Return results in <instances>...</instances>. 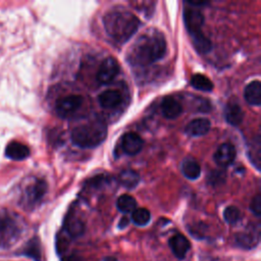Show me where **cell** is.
I'll use <instances>...</instances> for the list:
<instances>
[{"instance_id":"5bb4252c","label":"cell","mask_w":261,"mask_h":261,"mask_svg":"<svg viewBox=\"0 0 261 261\" xmlns=\"http://www.w3.org/2000/svg\"><path fill=\"white\" fill-rule=\"evenodd\" d=\"M211 127L210 120L205 117H198L191 120L186 126V133L191 137H201L206 135Z\"/></svg>"},{"instance_id":"6da1fadb","label":"cell","mask_w":261,"mask_h":261,"mask_svg":"<svg viewBox=\"0 0 261 261\" xmlns=\"http://www.w3.org/2000/svg\"><path fill=\"white\" fill-rule=\"evenodd\" d=\"M166 49L164 35L157 29H149L130 45L125 59L133 66H146L162 59Z\"/></svg>"},{"instance_id":"7c38bea8","label":"cell","mask_w":261,"mask_h":261,"mask_svg":"<svg viewBox=\"0 0 261 261\" xmlns=\"http://www.w3.org/2000/svg\"><path fill=\"white\" fill-rule=\"evenodd\" d=\"M236 243L239 247L245 249L254 248L259 243V229L253 227L241 231L236 236Z\"/></svg>"},{"instance_id":"cb8c5ba5","label":"cell","mask_w":261,"mask_h":261,"mask_svg":"<svg viewBox=\"0 0 261 261\" xmlns=\"http://www.w3.org/2000/svg\"><path fill=\"white\" fill-rule=\"evenodd\" d=\"M150 219H151V214L149 210L146 208H136L132 212V221L139 226H144L148 224Z\"/></svg>"},{"instance_id":"30bf717a","label":"cell","mask_w":261,"mask_h":261,"mask_svg":"<svg viewBox=\"0 0 261 261\" xmlns=\"http://www.w3.org/2000/svg\"><path fill=\"white\" fill-rule=\"evenodd\" d=\"M143 139L136 133H125L121 138V149L127 155L134 156L138 154L143 149Z\"/></svg>"},{"instance_id":"3957f363","label":"cell","mask_w":261,"mask_h":261,"mask_svg":"<svg viewBox=\"0 0 261 261\" xmlns=\"http://www.w3.org/2000/svg\"><path fill=\"white\" fill-rule=\"evenodd\" d=\"M107 137V126L104 121L94 119L75 126L70 138L72 143L80 148H95L101 145Z\"/></svg>"},{"instance_id":"d6986e66","label":"cell","mask_w":261,"mask_h":261,"mask_svg":"<svg viewBox=\"0 0 261 261\" xmlns=\"http://www.w3.org/2000/svg\"><path fill=\"white\" fill-rule=\"evenodd\" d=\"M224 117L229 124L237 126L243 121V118H244L243 109L239 104L230 102L225 106Z\"/></svg>"},{"instance_id":"e0dca14e","label":"cell","mask_w":261,"mask_h":261,"mask_svg":"<svg viewBox=\"0 0 261 261\" xmlns=\"http://www.w3.org/2000/svg\"><path fill=\"white\" fill-rule=\"evenodd\" d=\"M5 154L7 157L13 159V160H23L30 155V149L28 146L20 142H11L6 150Z\"/></svg>"},{"instance_id":"5b68a950","label":"cell","mask_w":261,"mask_h":261,"mask_svg":"<svg viewBox=\"0 0 261 261\" xmlns=\"http://www.w3.org/2000/svg\"><path fill=\"white\" fill-rule=\"evenodd\" d=\"M21 231L20 223L11 213L0 212V248L11 246L19 237Z\"/></svg>"},{"instance_id":"4fadbf2b","label":"cell","mask_w":261,"mask_h":261,"mask_svg":"<svg viewBox=\"0 0 261 261\" xmlns=\"http://www.w3.org/2000/svg\"><path fill=\"white\" fill-rule=\"evenodd\" d=\"M160 109L162 115L168 119H174L178 117L182 112V106L176 99L172 97L164 98L161 102Z\"/></svg>"},{"instance_id":"8fae6325","label":"cell","mask_w":261,"mask_h":261,"mask_svg":"<svg viewBox=\"0 0 261 261\" xmlns=\"http://www.w3.org/2000/svg\"><path fill=\"white\" fill-rule=\"evenodd\" d=\"M168 244L173 255L178 259H184L191 248L190 241L181 233H176L172 236L169 239Z\"/></svg>"},{"instance_id":"603a6c76","label":"cell","mask_w":261,"mask_h":261,"mask_svg":"<svg viewBox=\"0 0 261 261\" xmlns=\"http://www.w3.org/2000/svg\"><path fill=\"white\" fill-rule=\"evenodd\" d=\"M65 229L70 237L77 238L84 233L85 224L79 218H75V217L67 218L66 224H65Z\"/></svg>"},{"instance_id":"277c9868","label":"cell","mask_w":261,"mask_h":261,"mask_svg":"<svg viewBox=\"0 0 261 261\" xmlns=\"http://www.w3.org/2000/svg\"><path fill=\"white\" fill-rule=\"evenodd\" d=\"M184 22L196 50L201 54L208 53L212 48V44L202 31L204 24V16L202 12L197 7L190 5L185 6Z\"/></svg>"},{"instance_id":"ba28073f","label":"cell","mask_w":261,"mask_h":261,"mask_svg":"<svg viewBox=\"0 0 261 261\" xmlns=\"http://www.w3.org/2000/svg\"><path fill=\"white\" fill-rule=\"evenodd\" d=\"M47 192V184L44 179H34L29 184L23 193V201L28 205H35L42 200Z\"/></svg>"},{"instance_id":"484cf974","label":"cell","mask_w":261,"mask_h":261,"mask_svg":"<svg viewBox=\"0 0 261 261\" xmlns=\"http://www.w3.org/2000/svg\"><path fill=\"white\" fill-rule=\"evenodd\" d=\"M223 218L229 224L237 223L241 218V212L236 206H228L223 211Z\"/></svg>"},{"instance_id":"2e32d148","label":"cell","mask_w":261,"mask_h":261,"mask_svg":"<svg viewBox=\"0 0 261 261\" xmlns=\"http://www.w3.org/2000/svg\"><path fill=\"white\" fill-rule=\"evenodd\" d=\"M244 97L248 104L252 106H260L261 104V83L253 81L249 83L244 91Z\"/></svg>"},{"instance_id":"83f0119b","label":"cell","mask_w":261,"mask_h":261,"mask_svg":"<svg viewBox=\"0 0 261 261\" xmlns=\"http://www.w3.org/2000/svg\"><path fill=\"white\" fill-rule=\"evenodd\" d=\"M250 210L253 214H255L257 217L261 215V196L258 194L256 195L250 204Z\"/></svg>"},{"instance_id":"7402d4cb","label":"cell","mask_w":261,"mask_h":261,"mask_svg":"<svg viewBox=\"0 0 261 261\" xmlns=\"http://www.w3.org/2000/svg\"><path fill=\"white\" fill-rule=\"evenodd\" d=\"M116 207L122 213H130L137 208V201L133 196L124 194L117 199Z\"/></svg>"},{"instance_id":"7a4b0ae2","label":"cell","mask_w":261,"mask_h":261,"mask_svg":"<svg viewBox=\"0 0 261 261\" xmlns=\"http://www.w3.org/2000/svg\"><path fill=\"white\" fill-rule=\"evenodd\" d=\"M103 25L107 35L116 43L124 44L138 31L140 19L124 8H112L103 16Z\"/></svg>"},{"instance_id":"52a82bcc","label":"cell","mask_w":261,"mask_h":261,"mask_svg":"<svg viewBox=\"0 0 261 261\" xmlns=\"http://www.w3.org/2000/svg\"><path fill=\"white\" fill-rule=\"evenodd\" d=\"M118 72H119L118 62L112 57H107L101 62L98 68L97 75H96L97 82L100 85L109 84L116 77Z\"/></svg>"},{"instance_id":"9a60e30c","label":"cell","mask_w":261,"mask_h":261,"mask_svg":"<svg viewBox=\"0 0 261 261\" xmlns=\"http://www.w3.org/2000/svg\"><path fill=\"white\" fill-rule=\"evenodd\" d=\"M122 101V95L117 90H106L98 96L99 104L106 109L117 107Z\"/></svg>"},{"instance_id":"9c48e42d","label":"cell","mask_w":261,"mask_h":261,"mask_svg":"<svg viewBox=\"0 0 261 261\" xmlns=\"http://www.w3.org/2000/svg\"><path fill=\"white\" fill-rule=\"evenodd\" d=\"M236 158V149L234 146L230 143L221 144L213 155L215 163L220 167L229 166Z\"/></svg>"},{"instance_id":"ac0fdd59","label":"cell","mask_w":261,"mask_h":261,"mask_svg":"<svg viewBox=\"0 0 261 261\" xmlns=\"http://www.w3.org/2000/svg\"><path fill=\"white\" fill-rule=\"evenodd\" d=\"M180 170L182 174L191 180H195L199 178L201 174L200 164L194 158H191V157H187L181 161Z\"/></svg>"},{"instance_id":"8992f818","label":"cell","mask_w":261,"mask_h":261,"mask_svg":"<svg viewBox=\"0 0 261 261\" xmlns=\"http://www.w3.org/2000/svg\"><path fill=\"white\" fill-rule=\"evenodd\" d=\"M83 104V97L80 95H68L56 101L55 111L59 117L65 118L74 113Z\"/></svg>"},{"instance_id":"d4e9b609","label":"cell","mask_w":261,"mask_h":261,"mask_svg":"<svg viewBox=\"0 0 261 261\" xmlns=\"http://www.w3.org/2000/svg\"><path fill=\"white\" fill-rule=\"evenodd\" d=\"M23 254L33 258L35 261H40L41 252H40V245L37 239H32L27 247L24 248Z\"/></svg>"},{"instance_id":"44dd1931","label":"cell","mask_w":261,"mask_h":261,"mask_svg":"<svg viewBox=\"0 0 261 261\" xmlns=\"http://www.w3.org/2000/svg\"><path fill=\"white\" fill-rule=\"evenodd\" d=\"M191 86L196 90L204 91V92H210L213 90V87H214L210 79L200 73L194 74L191 77Z\"/></svg>"},{"instance_id":"ffe728a7","label":"cell","mask_w":261,"mask_h":261,"mask_svg":"<svg viewBox=\"0 0 261 261\" xmlns=\"http://www.w3.org/2000/svg\"><path fill=\"white\" fill-rule=\"evenodd\" d=\"M118 181L123 188L127 190H132L139 185L140 175L138 174L137 171L130 168H126L121 170L120 173L118 174Z\"/></svg>"},{"instance_id":"f546056e","label":"cell","mask_w":261,"mask_h":261,"mask_svg":"<svg viewBox=\"0 0 261 261\" xmlns=\"http://www.w3.org/2000/svg\"><path fill=\"white\" fill-rule=\"evenodd\" d=\"M104 261H117V259L116 258H114V257H106V258H104Z\"/></svg>"},{"instance_id":"4316f807","label":"cell","mask_w":261,"mask_h":261,"mask_svg":"<svg viewBox=\"0 0 261 261\" xmlns=\"http://www.w3.org/2000/svg\"><path fill=\"white\" fill-rule=\"evenodd\" d=\"M225 178V174L222 170H214L208 176V182L210 185H219Z\"/></svg>"},{"instance_id":"f1b7e54d","label":"cell","mask_w":261,"mask_h":261,"mask_svg":"<svg viewBox=\"0 0 261 261\" xmlns=\"http://www.w3.org/2000/svg\"><path fill=\"white\" fill-rule=\"evenodd\" d=\"M129 220L127 217H122L120 220H119V223H118V227L119 228H124L127 224H128Z\"/></svg>"}]
</instances>
